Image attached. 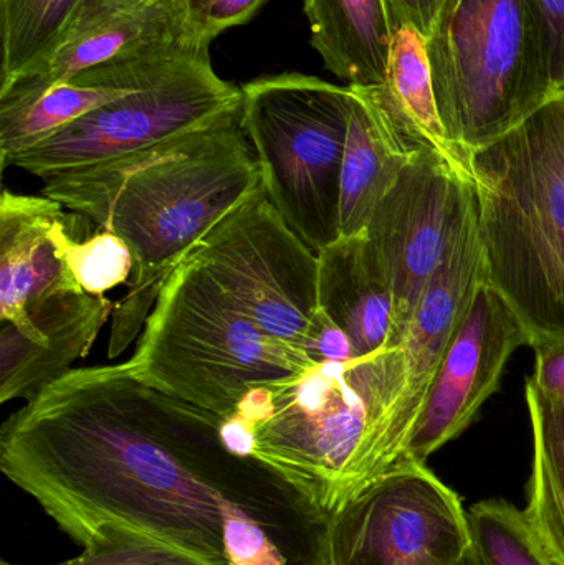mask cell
<instances>
[{
    "instance_id": "16",
    "label": "cell",
    "mask_w": 564,
    "mask_h": 565,
    "mask_svg": "<svg viewBox=\"0 0 564 565\" xmlns=\"http://www.w3.org/2000/svg\"><path fill=\"white\" fill-rule=\"evenodd\" d=\"M348 86L351 106L341 168L340 237L368 227L377 204L423 145L394 108L384 85Z\"/></svg>"
},
{
    "instance_id": "11",
    "label": "cell",
    "mask_w": 564,
    "mask_h": 565,
    "mask_svg": "<svg viewBox=\"0 0 564 565\" xmlns=\"http://www.w3.org/2000/svg\"><path fill=\"white\" fill-rule=\"evenodd\" d=\"M189 255L264 331L307 354L318 311V255L288 227L264 189Z\"/></svg>"
},
{
    "instance_id": "23",
    "label": "cell",
    "mask_w": 564,
    "mask_h": 565,
    "mask_svg": "<svg viewBox=\"0 0 564 565\" xmlns=\"http://www.w3.org/2000/svg\"><path fill=\"white\" fill-rule=\"evenodd\" d=\"M0 565H12L2 561ZM53 565H227L166 543L146 531L119 521L103 524L83 553Z\"/></svg>"
},
{
    "instance_id": "10",
    "label": "cell",
    "mask_w": 564,
    "mask_h": 565,
    "mask_svg": "<svg viewBox=\"0 0 564 565\" xmlns=\"http://www.w3.org/2000/svg\"><path fill=\"white\" fill-rule=\"evenodd\" d=\"M472 546L459 494L406 460L320 531L317 565H457Z\"/></svg>"
},
{
    "instance_id": "1",
    "label": "cell",
    "mask_w": 564,
    "mask_h": 565,
    "mask_svg": "<svg viewBox=\"0 0 564 565\" xmlns=\"http://www.w3.org/2000/svg\"><path fill=\"white\" fill-rule=\"evenodd\" d=\"M221 425L128 362L70 369L3 422L0 468L79 546L119 521L228 565L221 480L254 461L225 450Z\"/></svg>"
},
{
    "instance_id": "12",
    "label": "cell",
    "mask_w": 564,
    "mask_h": 565,
    "mask_svg": "<svg viewBox=\"0 0 564 565\" xmlns=\"http://www.w3.org/2000/svg\"><path fill=\"white\" fill-rule=\"evenodd\" d=\"M472 199L466 169L421 145L377 204L366 234L393 291V332L386 349L400 342Z\"/></svg>"
},
{
    "instance_id": "3",
    "label": "cell",
    "mask_w": 564,
    "mask_h": 565,
    "mask_svg": "<svg viewBox=\"0 0 564 565\" xmlns=\"http://www.w3.org/2000/svg\"><path fill=\"white\" fill-rule=\"evenodd\" d=\"M487 281L532 334L564 338V95L466 156Z\"/></svg>"
},
{
    "instance_id": "13",
    "label": "cell",
    "mask_w": 564,
    "mask_h": 565,
    "mask_svg": "<svg viewBox=\"0 0 564 565\" xmlns=\"http://www.w3.org/2000/svg\"><path fill=\"white\" fill-rule=\"evenodd\" d=\"M532 334L513 306L482 280L450 341L407 445V460L426 463L459 437L499 391L510 358Z\"/></svg>"
},
{
    "instance_id": "9",
    "label": "cell",
    "mask_w": 564,
    "mask_h": 565,
    "mask_svg": "<svg viewBox=\"0 0 564 565\" xmlns=\"http://www.w3.org/2000/svg\"><path fill=\"white\" fill-rule=\"evenodd\" d=\"M242 105V86L215 73L207 52L192 53L148 88L79 118L2 166L45 179L102 164L217 121Z\"/></svg>"
},
{
    "instance_id": "29",
    "label": "cell",
    "mask_w": 564,
    "mask_h": 565,
    "mask_svg": "<svg viewBox=\"0 0 564 565\" xmlns=\"http://www.w3.org/2000/svg\"><path fill=\"white\" fill-rule=\"evenodd\" d=\"M545 26L552 63L553 85L563 95L564 88V0H535Z\"/></svg>"
},
{
    "instance_id": "22",
    "label": "cell",
    "mask_w": 564,
    "mask_h": 565,
    "mask_svg": "<svg viewBox=\"0 0 564 565\" xmlns=\"http://www.w3.org/2000/svg\"><path fill=\"white\" fill-rule=\"evenodd\" d=\"M473 543L492 565H562L543 546L523 511L503 500H487L469 511Z\"/></svg>"
},
{
    "instance_id": "28",
    "label": "cell",
    "mask_w": 564,
    "mask_h": 565,
    "mask_svg": "<svg viewBox=\"0 0 564 565\" xmlns=\"http://www.w3.org/2000/svg\"><path fill=\"white\" fill-rule=\"evenodd\" d=\"M532 348L535 372L530 381L540 394L564 402V338L540 339Z\"/></svg>"
},
{
    "instance_id": "7",
    "label": "cell",
    "mask_w": 564,
    "mask_h": 565,
    "mask_svg": "<svg viewBox=\"0 0 564 565\" xmlns=\"http://www.w3.org/2000/svg\"><path fill=\"white\" fill-rule=\"evenodd\" d=\"M350 86L304 73L242 85L241 121L270 204L315 254L340 238Z\"/></svg>"
},
{
    "instance_id": "30",
    "label": "cell",
    "mask_w": 564,
    "mask_h": 565,
    "mask_svg": "<svg viewBox=\"0 0 564 565\" xmlns=\"http://www.w3.org/2000/svg\"><path fill=\"white\" fill-rule=\"evenodd\" d=\"M444 2L446 0H387L394 26L409 23L416 26L426 39L433 32L434 22Z\"/></svg>"
},
{
    "instance_id": "32",
    "label": "cell",
    "mask_w": 564,
    "mask_h": 565,
    "mask_svg": "<svg viewBox=\"0 0 564 565\" xmlns=\"http://www.w3.org/2000/svg\"><path fill=\"white\" fill-rule=\"evenodd\" d=\"M563 95H564V88H563Z\"/></svg>"
},
{
    "instance_id": "20",
    "label": "cell",
    "mask_w": 564,
    "mask_h": 565,
    "mask_svg": "<svg viewBox=\"0 0 564 565\" xmlns=\"http://www.w3.org/2000/svg\"><path fill=\"white\" fill-rule=\"evenodd\" d=\"M383 85L394 108L417 141L467 171L466 161L450 145L440 119L427 39L409 23L394 29L386 82Z\"/></svg>"
},
{
    "instance_id": "25",
    "label": "cell",
    "mask_w": 564,
    "mask_h": 565,
    "mask_svg": "<svg viewBox=\"0 0 564 565\" xmlns=\"http://www.w3.org/2000/svg\"><path fill=\"white\" fill-rule=\"evenodd\" d=\"M222 541L228 565H288L281 551L237 501L221 500Z\"/></svg>"
},
{
    "instance_id": "24",
    "label": "cell",
    "mask_w": 564,
    "mask_h": 565,
    "mask_svg": "<svg viewBox=\"0 0 564 565\" xmlns=\"http://www.w3.org/2000/svg\"><path fill=\"white\" fill-rule=\"evenodd\" d=\"M68 264L83 291L93 296H105L131 278V252L111 232L98 231L73 242Z\"/></svg>"
},
{
    "instance_id": "4",
    "label": "cell",
    "mask_w": 564,
    "mask_h": 565,
    "mask_svg": "<svg viewBox=\"0 0 564 565\" xmlns=\"http://www.w3.org/2000/svg\"><path fill=\"white\" fill-rule=\"evenodd\" d=\"M93 222L53 199L2 192L0 199V402L35 397L85 358L115 311L83 291L70 247Z\"/></svg>"
},
{
    "instance_id": "5",
    "label": "cell",
    "mask_w": 564,
    "mask_h": 565,
    "mask_svg": "<svg viewBox=\"0 0 564 565\" xmlns=\"http://www.w3.org/2000/svg\"><path fill=\"white\" fill-rule=\"evenodd\" d=\"M128 364L146 384L222 424L255 385L317 365L264 331L192 255L166 278Z\"/></svg>"
},
{
    "instance_id": "8",
    "label": "cell",
    "mask_w": 564,
    "mask_h": 565,
    "mask_svg": "<svg viewBox=\"0 0 564 565\" xmlns=\"http://www.w3.org/2000/svg\"><path fill=\"white\" fill-rule=\"evenodd\" d=\"M476 192L450 235L443 262L430 278L409 324L394 348L361 358L364 391L370 397L381 444L393 467L407 460V445L450 341L486 280Z\"/></svg>"
},
{
    "instance_id": "19",
    "label": "cell",
    "mask_w": 564,
    "mask_h": 565,
    "mask_svg": "<svg viewBox=\"0 0 564 565\" xmlns=\"http://www.w3.org/2000/svg\"><path fill=\"white\" fill-rule=\"evenodd\" d=\"M532 427V471L523 510L533 533L564 565V402L553 401L526 381Z\"/></svg>"
},
{
    "instance_id": "26",
    "label": "cell",
    "mask_w": 564,
    "mask_h": 565,
    "mask_svg": "<svg viewBox=\"0 0 564 565\" xmlns=\"http://www.w3.org/2000/svg\"><path fill=\"white\" fill-rule=\"evenodd\" d=\"M185 32L194 45L209 49L221 33L247 23L267 0H178Z\"/></svg>"
},
{
    "instance_id": "15",
    "label": "cell",
    "mask_w": 564,
    "mask_h": 565,
    "mask_svg": "<svg viewBox=\"0 0 564 565\" xmlns=\"http://www.w3.org/2000/svg\"><path fill=\"white\" fill-rule=\"evenodd\" d=\"M192 45L156 50L136 58L118 60L78 73L35 92L0 98V164L52 138L88 113L148 88L192 53Z\"/></svg>"
},
{
    "instance_id": "14",
    "label": "cell",
    "mask_w": 564,
    "mask_h": 565,
    "mask_svg": "<svg viewBox=\"0 0 564 565\" xmlns=\"http://www.w3.org/2000/svg\"><path fill=\"white\" fill-rule=\"evenodd\" d=\"M179 45L194 43L185 32L178 0H83L55 42L22 73L0 83V98Z\"/></svg>"
},
{
    "instance_id": "6",
    "label": "cell",
    "mask_w": 564,
    "mask_h": 565,
    "mask_svg": "<svg viewBox=\"0 0 564 565\" xmlns=\"http://www.w3.org/2000/svg\"><path fill=\"white\" fill-rule=\"evenodd\" d=\"M427 49L440 119L464 161L562 96L535 0H446Z\"/></svg>"
},
{
    "instance_id": "17",
    "label": "cell",
    "mask_w": 564,
    "mask_h": 565,
    "mask_svg": "<svg viewBox=\"0 0 564 565\" xmlns=\"http://www.w3.org/2000/svg\"><path fill=\"white\" fill-rule=\"evenodd\" d=\"M318 308L347 332L354 358L386 349L393 332V291L366 228L341 235L318 254Z\"/></svg>"
},
{
    "instance_id": "31",
    "label": "cell",
    "mask_w": 564,
    "mask_h": 565,
    "mask_svg": "<svg viewBox=\"0 0 564 565\" xmlns=\"http://www.w3.org/2000/svg\"><path fill=\"white\" fill-rule=\"evenodd\" d=\"M457 565H492L489 563V561L486 559V556H483L482 553H480L479 547L476 546V543H473V546L470 547L469 551H467L466 556L462 557V559L459 561V564Z\"/></svg>"
},
{
    "instance_id": "2",
    "label": "cell",
    "mask_w": 564,
    "mask_h": 565,
    "mask_svg": "<svg viewBox=\"0 0 564 565\" xmlns=\"http://www.w3.org/2000/svg\"><path fill=\"white\" fill-rule=\"evenodd\" d=\"M262 189L241 108L151 148L43 179V195L118 235L131 252L128 291L111 315L109 359L145 328L172 270Z\"/></svg>"
},
{
    "instance_id": "27",
    "label": "cell",
    "mask_w": 564,
    "mask_h": 565,
    "mask_svg": "<svg viewBox=\"0 0 564 565\" xmlns=\"http://www.w3.org/2000/svg\"><path fill=\"white\" fill-rule=\"evenodd\" d=\"M307 354L315 364L347 362L354 358L353 344L347 332L318 308L307 335Z\"/></svg>"
},
{
    "instance_id": "18",
    "label": "cell",
    "mask_w": 564,
    "mask_h": 565,
    "mask_svg": "<svg viewBox=\"0 0 564 565\" xmlns=\"http://www.w3.org/2000/svg\"><path fill=\"white\" fill-rule=\"evenodd\" d=\"M311 46L351 86L383 85L394 22L387 0H304Z\"/></svg>"
},
{
    "instance_id": "21",
    "label": "cell",
    "mask_w": 564,
    "mask_h": 565,
    "mask_svg": "<svg viewBox=\"0 0 564 565\" xmlns=\"http://www.w3.org/2000/svg\"><path fill=\"white\" fill-rule=\"evenodd\" d=\"M82 3L83 0H0V83L32 65L55 42Z\"/></svg>"
}]
</instances>
